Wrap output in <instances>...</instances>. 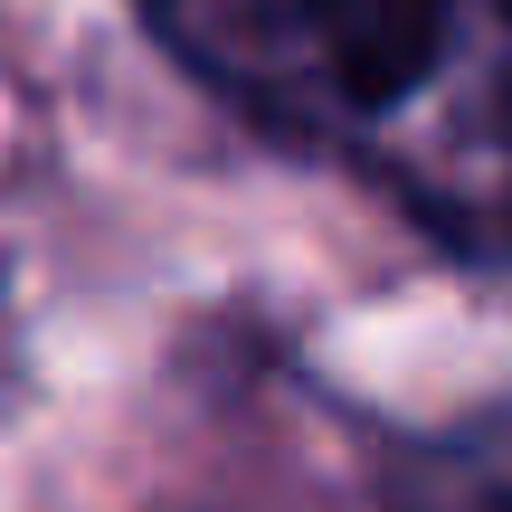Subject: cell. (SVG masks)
<instances>
[{
    "label": "cell",
    "instance_id": "cell-3",
    "mask_svg": "<svg viewBox=\"0 0 512 512\" xmlns=\"http://www.w3.org/2000/svg\"><path fill=\"white\" fill-rule=\"evenodd\" d=\"M389 512H512V408L418 446L389 475Z\"/></svg>",
    "mask_w": 512,
    "mask_h": 512
},
{
    "label": "cell",
    "instance_id": "cell-2",
    "mask_svg": "<svg viewBox=\"0 0 512 512\" xmlns=\"http://www.w3.org/2000/svg\"><path fill=\"white\" fill-rule=\"evenodd\" d=\"M446 256L512 266V0H475L427 105L361 171Z\"/></svg>",
    "mask_w": 512,
    "mask_h": 512
},
{
    "label": "cell",
    "instance_id": "cell-1",
    "mask_svg": "<svg viewBox=\"0 0 512 512\" xmlns=\"http://www.w3.org/2000/svg\"><path fill=\"white\" fill-rule=\"evenodd\" d=\"M475 0H143V29L256 133L361 171L456 57Z\"/></svg>",
    "mask_w": 512,
    "mask_h": 512
}]
</instances>
